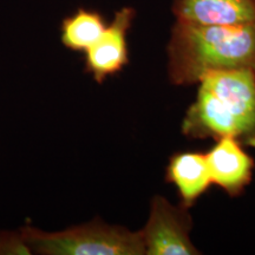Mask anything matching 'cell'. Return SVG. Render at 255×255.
Instances as JSON below:
<instances>
[{"label": "cell", "mask_w": 255, "mask_h": 255, "mask_svg": "<svg viewBox=\"0 0 255 255\" xmlns=\"http://www.w3.org/2000/svg\"><path fill=\"white\" fill-rule=\"evenodd\" d=\"M175 20L197 25L255 24V0H173Z\"/></svg>", "instance_id": "52a82bcc"}, {"label": "cell", "mask_w": 255, "mask_h": 255, "mask_svg": "<svg viewBox=\"0 0 255 255\" xmlns=\"http://www.w3.org/2000/svg\"><path fill=\"white\" fill-rule=\"evenodd\" d=\"M165 182L176 188L180 203L191 208L213 186L206 152L178 151L169 157Z\"/></svg>", "instance_id": "ba28073f"}, {"label": "cell", "mask_w": 255, "mask_h": 255, "mask_svg": "<svg viewBox=\"0 0 255 255\" xmlns=\"http://www.w3.org/2000/svg\"><path fill=\"white\" fill-rule=\"evenodd\" d=\"M31 255L32 252L24 240L20 229L0 231V255Z\"/></svg>", "instance_id": "30bf717a"}, {"label": "cell", "mask_w": 255, "mask_h": 255, "mask_svg": "<svg viewBox=\"0 0 255 255\" xmlns=\"http://www.w3.org/2000/svg\"><path fill=\"white\" fill-rule=\"evenodd\" d=\"M195 101L186 111L181 132L189 139L233 137L255 148V72L212 71L200 78Z\"/></svg>", "instance_id": "7a4b0ae2"}, {"label": "cell", "mask_w": 255, "mask_h": 255, "mask_svg": "<svg viewBox=\"0 0 255 255\" xmlns=\"http://www.w3.org/2000/svg\"><path fill=\"white\" fill-rule=\"evenodd\" d=\"M19 229L32 254L145 255L141 229L131 231L100 218L62 231H44L30 223Z\"/></svg>", "instance_id": "3957f363"}, {"label": "cell", "mask_w": 255, "mask_h": 255, "mask_svg": "<svg viewBox=\"0 0 255 255\" xmlns=\"http://www.w3.org/2000/svg\"><path fill=\"white\" fill-rule=\"evenodd\" d=\"M189 209L158 194L151 197L148 219L141 229L145 255L201 254L190 238L194 222Z\"/></svg>", "instance_id": "277c9868"}, {"label": "cell", "mask_w": 255, "mask_h": 255, "mask_svg": "<svg viewBox=\"0 0 255 255\" xmlns=\"http://www.w3.org/2000/svg\"><path fill=\"white\" fill-rule=\"evenodd\" d=\"M107 25L101 12L79 7L60 23V43L73 52L85 53L100 39Z\"/></svg>", "instance_id": "9c48e42d"}, {"label": "cell", "mask_w": 255, "mask_h": 255, "mask_svg": "<svg viewBox=\"0 0 255 255\" xmlns=\"http://www.w3.org/2000/svg\"><path fill=\"white\" fill-rule=\"evenodd\" d=\"M210 178L229 197L241 196L253 181L255 161L233 137L216 139L206 152Z\"/></svg>", "instance_id": "8992f818"}, {"label": "cell", "mask_w": 255, "mask_h": 255, "mask_svg": "<svg viewBox=\"0 0 255 255\" xmlns=\"http://www.w3.org/2000/svg\"><path fill=\"white\" fill-rule=\"evenodd\" d=\"M227 70L255 72V24L221 26L175 20L167 44L170 84H197L206 73Z\"/></svg>", "instance_id": "6da1fadb"}, {"label": "cell", "mask_w": 255, "mask_h": 255, "mask_svg": "<svg viewBox=\"0 0 255 255\" xmlns=\"http://www.w3.org/2000/svg\"><path fill=\"white\" fill-rule=\"evenodd\" d=\"M136 15L132 6L117 9L100 39L85 52L84 72L90 75L97 84H103L129 64L128 33Z\"/></svg>", "instance_id": "5b68a950"}]
</instances>
